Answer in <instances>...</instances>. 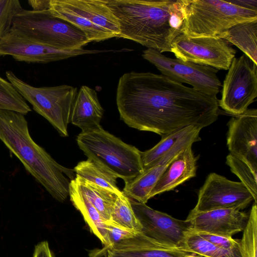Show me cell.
<instances>
[{
	"instance_id": "obj_22",
	"label": "cell",
	"mask_w": 257,
	"mask_h": 257,
	"mask_svg": "<svg viewBox=\"0 0 257 257\" xmlns=\"http://www.w3.org/2000/svg\"><path fill=\"white\" fill-rule=\"evenodd\" d=\"M201 129L198 126L190 125L162 136L161 141L152 148L142 152L144 169L155 165L180 143L191 139L201 140L199 134Z\"/></svg>"
},
{
	"instance_id": "obj_4",
	"label": "cell",
	"mask_w": 257,
	"mask_h": 257,
	"mask_svg": "<svg viewBox=\"0 0 257 257\" xmlns=\"http://www.w3.org/2000/svg\"><path fill=\"white\" fill-rule=\"evenodd\" d=\"M76 141L88 159L122 179L125 183L144 171L142 152L105 131L101 125L82 132Z\"/></svg>"
},
{
	"instance_id": "obj_36",
	"label": "cell",
	"mask_w": 257,
	"mask_h": 257,
	"mask_svg": "<svg viewBox=\"0 0 257 257\" xmlns=\"http://www.w3.org/2000/svg\"><path fill=\"white\" fill-rule=\"evenodd\" d=\"M28 2L34 11H43L50 9V0H29Z\"/></svg>"
},
{
	"instance_id": "obj_15",
	"label": "cell",
	"mask_w": 257,
	"mask_h": 257,
	"mask_svg": "<svg viewBox=\"0 0 257 257\" xmlns=\"http://www.w3.org/2000/svg\"><path fill=\"white\" fill-rule=\"evenodd\" d=\"M248 217L239 210L225 208L201 212L191 210L186 220L194 231L232 237L244 230Z\"/></svg>"
},
{
	"instance_id": "obj_31",
	"label": "cell",
	"mask_w": 257,
	"mask_h": 257,
	"mask_svg": "<svg viewBox=\"0 0 257 257\" xmlns=\"http://www.w3.org/2000/svg\"><path fill=\"white\" fill-rule=\"evenodd\" d=\"M226 164L231 171L236 175L252 195L254 202L257 199V173H254L249 166L243 161L230 154L226 157Z\"/></svg>"
},
{
	"instance_id": "obj_29",
	"label": "cell",
	"mask_w": 257,
	"mask_h": 257,
	"mask_svg": "<svg viewBox=\"0 0 257 257\" xmlns=\"http://www.w3.org/2000/svg\"><path fill=\"white\" fill-rule=\"evenodd\" d=\"M0 109H6L25 115L31 111L26 101L14 86L0 75Z\"/></svg>"
},
{
	"instance_id": "obj_25",
	"label": "cell",
	"mask_w": 257,
	"mask_h": 257,
	"mask_svg": "<svg viewBox=\"0 0 257 257\" xmlns=\"http://www.w3.org/2000/svg\"><path fill=\"white\" fill-rule=\"evenodd\" d=\"M70 181L87 198L104 219L110 220L113 206L118 195L77 175Z\"/></svg>"
},
{
	"instance_id": "obj_14",
	"label": "cell",
	"mask_w": 257,
	"mask_h": 257,
	"mask_svg": "<svg viewBox=\"0 0 257 257\" xmlns=\"http://www.w3.org/2000/svg\"><path fill=\"white\" fill-rule=\"evenodd\" d=\"M227 145L230 153L257 173V109H247L228 122Z\"/></svg>"
},
{
	"instance_id": "obj_8",
	"label": "cell",
	"mask_w": 257,
	"mask_h": 257,
	"mask_svg": "<svg viewBox=\"0 0 257 257\" xmlns=\"http://www.w3.org/2000/svg\"><path fill=\"white\" fill-rule=\"evenodd\" d=\"M228 70L218 106L229 113L241 114L257 97V64L243 54L234 58Z\"/></svg>"
},
{
	"instance_id": "obj_33",
	"label": "cell",
	"mask_w": 257,
	"mask_h": 257,
	"mask_svg": "<svg viewBox=\"0 0 257 257\" xmlns=\"http://www.w3.org/2000/svg\"><path fill=\"white\" fill-rule=\"evenodd\" d=\"M197 233L202 237L217 246L241 256L239 240L234 239L232 237L217 235L205 232Z\"/></svg>"
},
{
	"instance_id": "obj_30",
	"label": "cell",
	"mask_w": 257,
	"mask_h": 257,
	"mask_svg": "<svg viewBox=\"0 0 257 257\" xmlns=\"http://www.w3.org/2000/svg\"><path fill=\"white\" fill-rule=\"evenodd\" d=\"M246 225L239 240L241 257H256L257 206L254 202L249 213Z\"/></svg>"
},
{
	"instance_id": "obj_10",
	"label": "cell",
	"mask_w": 257,
	"mask_h": 257,
	"mask_svg": "<svg viewBox=\"0 0 257 257\" xmlns=\"http://www.w3.org/2000/svg\"><path fill=\"white\" fill-rule=\"evenodd\" d=\"M171 52L184 61L227 70L236 50L226 40L218 36L192 37L182 33L173 41Z\"/></svg>"
},
{
	"instance_id": "obj_3",
	"label": "cell",
	"mask_w": 257,
	"mask_h": 257,
	"mask_svg": "<svg viewBox=\"0 0 257 257\" xmlns=\"http://www.w3.org/2000/svg\"><path fill=\"white\" fill-rule=\"evenodd\" d=\"M0 140L53 198L66 200L70 182L66 176L71 180L75 173L58 163L33 140L25 114L0 109Z\"/></svg>"
},
{
	"instance_id": "obj_27",
	"label": "cell",
	"mask_w": 257,
	"mask_h": 257,
	"mask_svg": "<svg viewBox=\"0 0 257 257\" xmlns=\"http://www.w3.org/2000/svg\"><path fill=\"white\" fill-rule=\"evenodd\" d=\"M184 249L202 257H241L217 246L193 230L186 237Z\"/></svg>"
},
{
	"instance_id": "obj_12",
	"label": "cell",
	"mask_w": 257,
	"mask_h": 257,
	"mask_svg": "<svg viewBox=\"0 0 257 257\" xmlns=\"http://www.w3.org/2000/svg\"><path fill=\"white\" fill-rule=\"evenodd\" d=\"M111 51L83 48L59 50L40 43L12 28L0 40V56H11L16 61L27 63L45 64L79 55Z\"/></svg>"
},
{
	"instance_id": "obj_17",
	"label": "cell",
	"mask_w": 257,
	"mask_h": 257,
	"mask_svg": "<svg viewBox=\"0 0 257 257\" xmlns=\"http://www.w3.org/2000/svg\"><path fill=\"white\" fill-rule=\"evenodd\" d=\"M198 142L196 139H189L177 145L153 166L131 181L125 183L123 192L129 198L146 203L150 193L158 180L175 157L183 149Z\"/></svg>"
},
{
	"instance_id": "obj_24",
	"label": "cell",
	"mask_w": 257,
	"mask_h": 257,
	"mask_svg": "<svg viewBox=\"0 0 257 257\" xmlns=\"http://www.w3.org/2000/svg\"><path fill=\"white\" fill-rule=\"evenodd\" d=\"M217 36L235 45L257 64V20L236 24Z\"/></svg>"
},
{
	"instance_id": "obj_21",
	"label": "cell",
	"mask_w": 257,
	"mask_h": 257,
	"mask_svg": "<svg viewBox=\"0 0 257 257\" xmlns=\"http://www.w3.org/2000/svg\"><path fill=\"white\" fill-rule=\"evenodd\" d=\"M69 196L73 206L81 213L91 232L99 238L104 247L97 250L98 254L105 255V250L110 245L106 220L101 215L91 202L80 192L70 181Z\"/></svg>"
},
{
	"instance_id": "obj_23",
	"label": "cell",
	"mask_w": 257,
	"mask_h": 257,
	"mask_svg": "<svg viewBox=\"0 0 257 257\" xmlns=\"http://www.w3.org/2000/svg\"><path fill=\"white\" fill-rule=\"evenodd\" d=\"M50 10L54 15L67 21L81 30L89 43L100 42L114 37L109 32L88 22L68 6L64 0H50Z\"/></svg>"
},
{
	"instance_id": "obj_11",
	"label": "cell",
	"mask_w": 257,
	"mask_h": 257,
	"mask_svg": "<svg viewBox=\"0 0 257 257\" xmlns=\"http://www.w3.org/2000/svg\"><path fill=\"white\" fill-rule=\"evenodd\" d=\"M130 199L143 235L163 246L184 249L186 237L193 230L188 220L176 219L146 203Z\"/></svg>"
},
{
	"instance_id": "obj_19",
	"label": "cell",
	"mask_w": 257,
	"mask_h": 257,
	"mask_svg": "<svg viewBox=\"0 0 257 257\" xmlns=\"http://www.w3.org/2000/svg\"><path fill=\"white\" fill-rule=\"evenodd\" d=\"M103 112L96 91L83 85L74 101L70 122L79 127L82 132H86L100 126Z\"/></svg>"
},
{
	"instance_id": "obj_34",
	"label": "cell",
	"mask_w": 257,
	"mask_h": 257,
	"mask_svg": "<svg viewBox=\"0 0 257 257\" xmlns=\"http://www.w3.org/2000/svg\"><path fill=\"white\" fill-rule=\"evenodd\" d=\"M105 223L110 243L109 247L122 240L132 238L140 232L123 227L111 220H107ZM106 249L105 250V253Z\"/></svg>"
},
{
	"instance_id": "obj_2",
	"label": "cell",
	"mask_w": 257,
	"mask_h": 257,
	"mask_svg": "<svg viewBox=\"0 0 257 257\" xmlns=\"http://www.w3.org/2000/svg\"><path fill=\"white\" fill-rule=\"evenodd\" d=\"M116 18L117 38L129 39L162 53L171 52L182 33L184 0H106Z\"/></svg>"
},
{
	"instance_id": "obj_6",
	"label": "cell",
	"mask_w": 257,
	"mask_h": 257,
	"mask_svg": "<svg viewBox=\"0 0 257 257\" xmlns=\"http://www.w3.org/2000/svg\"><path fill=\"white\" fill-rule=\"evenodd\" d=\"M11 28L59 50L80 49L89 43L81 30L54 15L50 9L38 12L22 8L14 16Z\"/></svg>"
},
{
	"instance_id": "obj_18",
	"label": "cell",
	"mask_w": 257,
	"mask_h": 257,
	"mask_svg": "<svg viewBox=\"0 0 257 257\" xmlns=\"http://www.w3.org/2000/svg\"><path fill=\"white\" fill-rule=\"evenodd\" d=\"M197 160L189 146L182 150L169 164L152 190L150 198L174 189L196 175Z\"/></svg>"
},
{
	"instance_id": "obj_7",
	"label": "cell",
	"mask_w": 257,
	"mask_h": 257,
	"mask_svg": "<svg viewBox=\"0 0 257 257\" xmlns=\"http://www.w3.org/2000/svg\"><path fill=\"white\" fill-rule=\"evenodd\" d=\"M6 76L33 109L46 119L60 136H68L67 127L78 92L76 87L68 85L35 87L20 79L12 71H7Z\"/></svg>"
},
{
	"instance_id": "obj_13",
	"label": "cell",
	"mask_w": 257,
	"mask_h": 257,
	"mask_svg": "<svg viewBox=\"0 0 257 257\" xmlns=\"http://www.w3.org/2000/svg\"><path fill=\"white\" fill-rule=\"evenodd\" d=\"M252 201L254 202L252 195L241 182L211 173L200 189L197 202L191 211L201 212L225 208L241 210Z\"/></svg>"
},
{
	"instance_id": "obj_37",
	"label": "cell",
	"mask_w": 257,
	"mask_h": 257,
	"mask_svg": "<svg viewBox=\"0 0 257 257\" xmlns=\"http://www.w3.org/2000/svg\"><path fill=\"white\" fill-rule=\"evenodd\" d=\"M229 2L245 9L257 11L256 0H234Z\"/></svg>"
},
{
	"instance_id": "obj_20",
	"label": "cell",
	"mask_w": 257,
	"mask_h": 257,
	"mask_svg": "<svg viewBox=\"0 0 257 257\" xmlns=\"http://www.w3.org/2000/svg\"><path fill=\"white\" fill-rule=\"evenodd\" d=\"M65 3L89 23L112 34L119 33L118 23L105 1L64 0Z\"/></svg>"
},
{
	"instance_id": "obj_32",
	"label": "cell",
	"mask_w": 257,
	"mask_h": 257,
	"mask_svg": "<svg viewBox=\"0 0 257 257\" xmlns=\"http://www.w3.org/2000/svg\"><path fill=\"white\" fill-rule=\"evenodd\" d=\"M22 8L18 0H0V40L10 30L14 16Z\"/></svg>"
},
{
	"instance_id": "obj_9",
	"label": "cell",
	"mask_w": 257,
	"mask_h": 257,
	"mask_svg": "<svg viewBox=\"0 0 257 257\" xmlns=\"http://www.w3.org/2000/svg\"><path fill=\"white\" fill-rule=\"evenodd\" d=\"M144 59L155 65L164 75L180 83H187L194 89L217 98L222 87L213 67L167 57L160 52L147 48L143 52Z\"/></svg>"
},
{
	"instance_id": "obj_28",
	"label": "cell",
	"mask_w": 257,
	"mask_h": 257,
	"mask_svg": "<svg viewBox=\"0 0 257 257\" xmlns=\"http://www.w3.org/2000/svg\"><path fill=\"white\" fill-rule=\"evenodd\" d=\"M110 220L123 227L141 232V225L133 211L130 199L123 192L117 197Z\"/></svg>"
},
{
	"instance_id": "obj_1",
	"label": "cell",
	"mask_w": 257,
	"mask_h": 257,
	"mask_svg": "<svg viewBox=\"0 0 257 257\" xmlns=\"http://www.w3.org/2000/svg\"><path fill=\"white\" fill-rule=\"evenodd\" d=\"M116 102L120 119L128 126L161 137L190 125L202 128L219 115L217 98L152 72L123 74Z\"/></svg>"
},
{
	"instance_id": "obj_16",
	"label": "cell",
	"mask_w": 257,
	"mask_h": 257,
	"mask_svg": "<svg viewBox=\"0 0 257 257\" xmlns=\"http://www.w3.org/2000/svg\"><path fill=\"white\" fill-rule=\"evenodd\" d=\"M106 257H202L184 248L163 246L141 232L106 250Z\"/></svg>"
},
{
	"instance_id": "obj_35",
	"label": "cell",
	"mask_w": 257,
	"mask_h": 257,
	"mask_svg": "<svg viewBox=\"0 0 257 257\" xmlns=\"http://www.w3.org/2000/svg\"><path fill=\"white\" fill-rule=\"evenodd\" d=\"M33 257H54L47 241H43L35 246Z\"/></svg>"
},
{
	"instance_id": "obj_26",
	"label": "cell",
	"mask_w": 257,
	"mask_h": 257,
	"mask_svg": "<svg viewBox=\"0 0 257 257\" xmlns=\"http://www.w3.org/2000/svg\"><path fill=\"white\" fill-rule=\"evenodd\" d=\"M73 170L76 175L112 191L117 195L123 193L117 186V178L91 159H87L79 162Z\"/></svg>"
},
{
	"instance_id": "obj_5",
	"label": "cell",
	"mask_w": 257,
	"mask_h": 257,
	"mask_svg": "<svg viewBox=\"0 0 257 257\" xmlns=\"http://www.w3.org/2000/svg\"><path fill=\"white\" fill-rule=\"evenodd\" d=\"M182 33L192 37H215L231 26L257 20V11L220 0H184Z\"/></svg>"
}]
</instances>
